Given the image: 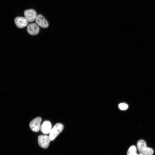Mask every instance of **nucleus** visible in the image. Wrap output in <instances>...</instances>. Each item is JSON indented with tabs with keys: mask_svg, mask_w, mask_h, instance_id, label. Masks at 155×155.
Here are the masks:
<instances>
[{
	"mask_svg": "<svg viewBox=\"0 0 155 155\" xmlns=\"http://www.w3.org/2000/svg\"><path fill=\"white\" fill-rule=\"evenodd\" d=\"M39 28L38 25L35 23L29 24L27 28V32L32 35H37L39 32Z\"/></svg>",
	"mask_w": 155,
	"mask_h": 155,
	"instance_id": "423d86ee",
	"label": "nucleus"
},
{
	"mask_svg": "<svg viewBox=\"0 0 155 155\" xmlns=\"http://www.w3.org/2000/svg\"><path fill=\"white\" fill-rule=\"evenodd\" d=\"M14 22L16 26L20 28L26 27L28 24V21L26 18L21 17L16 18L14 20Z\"/></svg>",
	"mask_w": 155,
	"mask_h": 155,
	"instance_id": "6e6552de",
	"label": "nucleus"
},
{
	"mask_svg": "<svg viewBox=\"0 0 155 155\" xmlns=\"http://www.w3.org/2000/svg\"><path fill=\"white\" fill-rule=\"evenodd\" d=\"M50 137L47 135H40L38 137V141L40 147L46 149L49 147L50 141Z\"/></svg>",
	"mask_w": 155,
	"mask_h": 155,
	"instance_id": "7ed1b4c3",
	"label": "nucleus"
},
{
	"mask_svg": "<svg viewBox=\"0 0 155 155\" xmlns=\"http://www.w3.org/2000/svg\"><path fill=\"white\" fill-rule=\"evenodd\" d=\"M40 129L41 132L43 133H48L50 132L51 129V123L49 121H45L40 127Z\"/></svg>",
	"mask_w": 155,
	"mask_h": 155,
	"instance_id": "1a4fd4ad",
	"label": "nucleus"
},
{
	"mask_svg": "<svg viewBox=\"0 0 155 155\" xmlns=\"http://www.w3.org/2000/svg\"><path fill=\"white\" fill-rule=\"evenodd\" d=\"M137 148L140 155H152L153 150L147 147L145 141L143 140H139L137 144Z\"/></svg>",
	"mask_w": 155,
	"mask_h": 155,
	"instance_id": "f257e3e1",
	"label": "nucleus"
},
{
	"mask_svg": "<svg viewBox=\"0 0 155 155\" xmlns=\"http://www.w3.org/2000/svg\"><path fill=\"white\" fill-rule=\"evenodd\" d=\"M35 22L38 25L43 28H47L49 25L46 20L41 14H38L36 16Z\"/></svg>",
	"mask_w": 155,
	"mask_h": 155,
	"instance_id": "0eeeda50",
	"label": "nucleus"
},
{
	"mask_svg": "<svg viewBox=\"0 0 155 155\" xmlns=\"http://www.w3.org/2000/svg\"><path fill=\"white\" fill-rule=\"evenodd\" d=\"M24 14L26 20L30 22H32L35 20L37 16L36 11L32 9L25 11Z\"/></svg>",
	"mask_w": 155,
	"mask_h": 155,
	"instance_id": "39448f33",
	"label": "nucleus"
},
{
	"mask_svg": "<svg viewBox=\"0 0 155 155\" xmlns=\"http://www.w3.org/2000/svg\"><path fill=\"white\" fill-rule=\"evenodd\" d=\"M41 121V118L39 117H37L32 120L29 124L31 129L34 132H38L40 128V123Z\"/></svg>",
	"mask_w": 155,
	"mask_h": 155,
	"instance_id": "20e7f679",
	"label": "nucleus"
},
{
	"mask_svg": "<svg viewBox=\"0 0 155 155\" xmlns=\"http://www.w3.org/2000/svg\"><path fill=\"white\" fill-rule=\"evenodd\" d=\"M127 155H140L137 152V148L134 145L130 146L127 152Z\"/></svg>",
	"mask_w": 155,
	"mask_h": 155,
	"instance_id": "9d476101",
	"label": "nucleus"
},
{
	"mask_svg": "<svg viewBox=\"0 0 155 155\" xmlns=\"http://www.w3.org/2000/svg\"><path fill=\"white\" fill-rule=\"evenodd\" d=\"M63 129V126L62 124L57 123L56 124L50 132L49 136L51 141L54 140L62 131Z\"/></svg>",
	"mask_w": 155,
	"mask_h": 155,
	"instance_id": "f03ea898",
	"label": "nucleus"
},
{
	"mask_svg": "<svg viewBox=\"0 0 155 155\" xmlns=\"http://www.w3.org/2000/svg\"><path fill=\"white\" fill-rule=\"evenodd\" d=\"M119 108L121 110H125L128 108V105L125 103H120L118 105Z\"/></svg>",
	"mask_w": 155,
	"mask_h": 155,
	"instance_id": "9b49d317",
	"label": "nucleus"
}]
</instances>
